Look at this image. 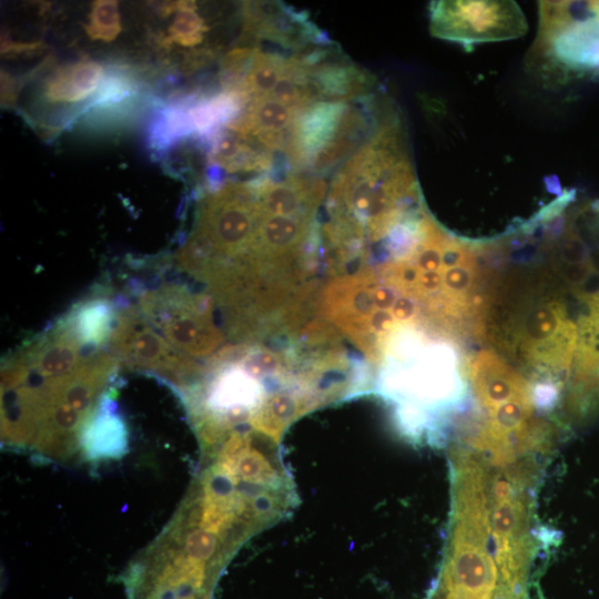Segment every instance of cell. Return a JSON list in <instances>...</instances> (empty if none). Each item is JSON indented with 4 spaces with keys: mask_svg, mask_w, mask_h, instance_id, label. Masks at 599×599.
Here are the masks:
<instances>
[{
    "mask_svg": "<svg viewBox=\"0 0 599 599\" xmlns=\"http://www.w3.org/2000/svg\"><path fill=\"white\" fill-rule=\"evenodd\" d=\"M214 304L206 292L167 282L143 290L138 308L174 348L195 359L210 358L223 347L225 335L214 322Z\"/></svg>",
    "mask_w": 599,
    "mask_h": 599,
    "instance_id": "cell-1",
    "label": "cell"
},
{
    "mask_svg": "<svg viewBox=\"0 0 599 599\" xmlns=\"http://www.w3.org/2000/svg\"><path fill=\"white\" fill-rule=\"evenodd\" d=\"M535 51L568 71L599 73V1H541Z\"/></svg>",
    "mask_w": 599,
    "mask_h": 599,
    "instance_id": "cell-2",
    "label": "cell"
},
{
    "mask_svg": "<svg viewBox=\"0 0 599 599\" xmlns=\"http://www.w3.org/2000/svg\"><path fill=\"white\" fill-rule=\"evenodd\" d=\"M434 37L471 48L476 43L510 40L527 31L525 16L514 1H432Z\"/></svg>",
    "mask_w": 599,
    "mask_h": 599,
    "instance_id": "cell-3",
    "label": "cell"
},
{
    "mask_svg": "<svg viewBox=\"0 0 599 599\" xmlns=\"http://www.w3.org/2000/svg\"><path fill=\"white\" fill-rule=\"evenodd\" d=\"M118 302V317L109 345L120 363L175 382L203 374L204 367L174 348L138 307L125 301Z\"/></svg>",
    "mask_w": 599,
    "mask_h": 599,
    "instance_id": "cell-4",
    "label": "cell"
},
{
    "mask_svg": "<svg viewBox=\"0 0 599 599\" xmlns=\"http://www.w3.org/2000/svg\"><path fill=\"white\" fill-rule=\"evenodd\" d=\"M18 354L23 359L28 374L43 379L69 374L92 355L82 347L60 318Z\"/></svg>",
    "mask_w": 599,
    "mask_h": 599,
    "instance_id": "cell-5",
    "label": "cell"
},
{
    "mask_svg": "<svg viewBox=\"0 0 599 599\" xmlns=\"http://www.w3.org/2000/svg\"><path fill=\"white\" fill-rule=\"evenodd\" d=\"M119 302L104 296H92L78 302L60 319L82 347L94 354L110 344L118 317Z\"/></svg>",
    "mask_w": 599,
    "mask_h": 599,
    "instance_id": "cell-6",
    "label": "cell"
},
{
    "mask_svg": "<svg viewBox=\"0 0 599 599\" xmlns=\"http://www.w3.org/2000/svg\"><path fill=\"white\" fill-rule=\"evenodd\" d=\"M114 409L115 404L110 398H103L99 408L84 423L81 438L90 457H119L126 450L128 427Z\"/></svg>",
    "mask_w": 599,
    "mask_h": 599,
    "instance_id": "cell-7",
    "label": "cell"
},
{
    "mask_svg": "<svg viewBox=\"0 0 599 599\" xmlns=\"http://www.w3.org/2000/svg\"><path fill=\"white\" fill-rule=\"evenodd\" d=\"M103 67L97 61L80 60L59 68L44 82L42 94L50 103H75L99 90Z\"/></svg>",
    "mask_w": 599,
    "mask_h": 599,
    "instance_id": "cell-8",
    "label": "cell"
},
{
    "mask_svg": "<svg viewBox=\"0 0 599 599\" xmlns=\"http://www.w3.org/2000/svg\"><path fill=\"white\" fill-rule=\"evenodd\" d=\"M171 9L176 13L173 23L169 28V40L183 47L199 44L209 28L201 16L196 13L195 2H175Z\"/></svg>",
    "mask_w": 599,
    "mask_h": 599,
    "instance_id": "cell-9",
    "label": "cell"
},
{
    "mask_svg": "<svg viewBox=\"0 0 599 599\" xmlns=\"http://www.w3.org/2000/svg\"><path fill=\"white\" fill-rule=\"evenodd\" d=\"M84 29L93 40H114L121 31L119 3L113 0L94 1Z\"/></svg>",
    "mask_w": 599,
    "mask_h": 599,
    "instance_id": "cell-10",
    "label": "cell"
},
{
    "mask_svg": "<svg viewBox=\"0 0 599 599\" xmlns=\"http://www.w3.org/2000/svg\"><path fill=\"white\" fill-rule=\"evenodd\" d=\"M187 554L194 559H206L214 549V538L206 531L191 532L185 542Z\"/></svg>",
    "mask_w": 599,
    "mask_h": 599,
    "instance_id": "cell-11",
    "label": "cell"
},
{
    "mask_svg": "<svg viewBox=\"0 0 599 599\" xmlns=\"http://www.w3.org/2000/svg\"><path fill=\"white\" fill-rule=\"evenodd\" d=\"M2 53H23V52H31V51H38L41 48V43L39 42H9V41H2L1 44Z\"/></svg>",
    "mask_w": 599,
    "mask_h": 599,
    "instance_id": "cell-12",
    "label": "cell"
}]
</instances>
